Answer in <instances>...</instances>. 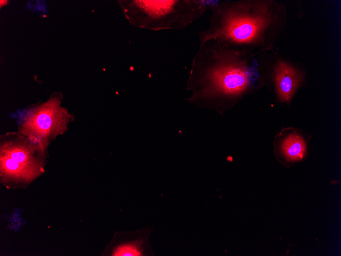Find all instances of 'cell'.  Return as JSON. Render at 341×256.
<instances>
[{
  "mask_svg": "<svg viewBox=\"0 0 341 256\" xmlns=\"http://www.w3.org/2000/svg\"><path fill=\"white\" fill-rule=\"evenodd\" d=\"M258 52L256 55L260 84L269 79L274 83L277 100L289 103L303 84L305 71L301 64L286 58L273 50Z\"/></svg>",
  "mask_w": 341,
  "mask_h": 256,
  "instance_id": "cell-5",
  "label": "cell"
},
{
  "mask_svg": "<svg viewBox=\"0 0 341 256\" xmlns=\"http://www.w3.org/2000/svg\"><path fill=\"white\" fill-rule=\"evenodd\" d=\"M46 153L19 132L1 136L0 176L7 188L28 185L44 171Z\"/></svg>",
  "mask_w": 341,
  "mask_h": 256,
  "instance_id": "cell-3",
  "label": "cell"
},
{
  "mask_svg": "<svg viewBox=\"0 0 341 256\" xmlns=\"http://www.w3.org/2000/svg\"><path fill=\"white\" fill-rule=\"evenodd\" d=\"M281 156L288 161L302 159L306 152V143L302 135L296 131H291L282 139L279 145Z\"/></svg>",
  "mask_w": 341,
  "mask_h": 256,
  "instance_id": "cell-6",
  "label": "cell"
},
{
  "mask_svg": "<svg viewBox=\"0 0 341 256\" xmlns=\"http://www.w3.org/2000/svg\"><path fill=\"white\" fill-rule=\"evenodd\" d=\"M113 256H140L142 255V247L138 242L123 243L115 247L112 251Z\"/></svg>",
  "mask_w": 341,
  "mask_h": 256,
  "instance_id": "cell-7",
  "label": "cell"
},
{
  "mask_svg": "<svg viewBox=\"0 0 341 256\" xmlns=\"http://www.w3.org/2000/svg\"><path fill=\"white\" fill-rule=\"evenodd\" d=\"M257 54L229 48L214 39L199 44L187 82V100L223 115L261 88Z\"/></svg>",
  "mask_w": 341,
  "mask_h": 256,
  "instance_id": "cell-1",
  "label": "cell"
},
{
  "mask_svg": "<svg viewBox=\"0 0 341 256\" xmlns=\"http://www.w3.org/2000/svg\"><path fill=\"white\" fill-rule=\"evenodd\" d=\"M61 96L56 94L48 100L18 112V131L46 153L50 143L64 133L72 115L61 106Z\"/></svg>",
  "mask_w": 341,
  "mask_h": 256,
  "instance_id": "cell-4",
  "label": "cell"
},
{
  "mask_svg": "<svg viewBox=\"0 0 341 256\" xmlns=\"http://www.w3.org/2000/svg\"><path fill=\"white\" fill-rule=\"evenodd\" d=\"M209 27L198 33L199 44L214 39L250 54L274 50L287 20L285 5L275 0L212 1Z\"/></svg>",
  "mask_w": 341,
  "mask_h": 256,
  "instance_id": "cell-2",
  "label": "cell"
}]
</instances>
